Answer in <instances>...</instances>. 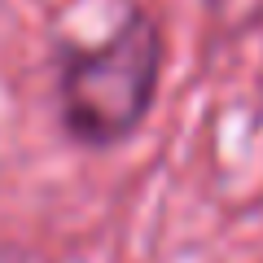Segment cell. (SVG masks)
I'll return each mask as SVG.
<instances>
[{"label":"cell","mask_w":263,"mask_h":263,"mask_svg":"<svg viewBox=\"0 0 263 263\" xmlns=\"http://www.w3.org/2000/svg\"><path fill=\"white\" fill-rule=\"evenodd\" d=\"M162 22L132 5L97 44H66L57 66V110L75 145L110 149L141 132L162 84Z\"/></svg>","instance_id":"cell-1"},{"label":"cell","mask_w":263,"mask_h":263,"mask_svg":"<svg viewBox=\"0 0 263 263\" xmlns=\"http://www.w3.org/2000/svg\"><path fill=\"white\" fill-rule=\"evenodd\" d=\"M0 263H44V259L22 250V246H0Z\"/></svg>","instance_id":"cell-2"}]
</instances>
